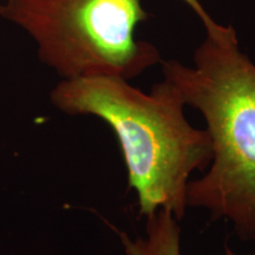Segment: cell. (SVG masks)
Listing matches in <instances>:
<instances>
[{"label": "cell", "mask_w": 255, "mask_h": 255, "mask_svg": "<svg viewBox=\"0 0 255 255\" xmlns=\"http://www.w3.org/2000/svg\"><path fill=\"white\" fill-rule=\"evenodd\" d=\"M50 98L63 113L98 117L113 129L139 215L167 208L183 219L191 174L208 169L213 150L206 129L188 122L174 84L164 79L145 94L116 76H84L63 79Z\"/></svg>", "instance_id": "6da1fadb"}, {"label": "cell", "mask_w": 255, "mask_h": 255, "mask_svg": "<svg viewBox=\"0 0 255 255\" xmlns=\"http://www.w3.org/2000/svg\"><path fill=\"white\" fill-rule=\"evenodd\" d=\"M161 63L164 79L202 114L212 142L208 171L188 184V207L228 220L241 240L255 241V64L241 52L232 26L207 34L194 68Z\"/></svg>", "instance_id": "7a4b0ae2"}, {"label": "cell", "mask_w": 255, "mask_h": 255, "mask_svg": "<svg viewBox=\"0 0 255 255\" xmlns=\"http://www.w3.org/2000/svg\"><path fill=\"white\" fill-rule=\"evenodd\" d=\"M148 17L141 0H0V18L26 32L63 79L130 81L161 63L158 50L135 36Z\"/></svg>", "instance_id": "3957f363"}, {"label": "cell", "mask_w": 255, "mask_h": 255, "mask_svg": "<svg viewBox=\"0 0 255 255\" xmlns=\"http://www.w3.org/2000/svg\"><path fill=\"white\" fill-rule=\"evenodd\" d=\"M178 222L171 210L158 208L145 218L143 237L132 239L126 232L117 231L124 255H182ZM226 255L237 254L227 250ZM246 255H255V252Z\"/></svg>", "instance_id": "277c9868"}, {"label": "cell", "mask_w": 255, "mask_h": 255, "mask_svg": "<svg viewBox=\"0 0 255 255\" xmlns=\"http://www.w3.org/2000/svg\"><path fill=\"white\" fill-rule=\"evenodd\" d=\"M183 1L189 6V7L197 14V17L202 20L208 36H213V37L219 36V34H221L222 32L226 30V27L227 26H221V25L216 24L212 19V17L207 13L206 9L203 8V6L200 4L199 0H183Z\"/></svg>", "instance_id": "5b68a950"}]
</instances>
